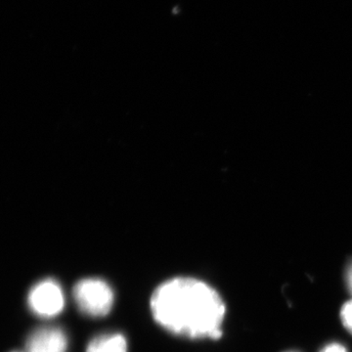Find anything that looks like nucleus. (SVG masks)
<instances>
[{"instance_id":"nucleus-7","label":"nucleus","mask_w":352,"mask_h":352,"mask_svg":"<svg viewBox=\"0 0 352 352\" xmlns=\"http://www.w3.org/2000/svg\"><path fill=\"white\" fill-rule=\"evenodd\" d=\"M322 352H347L346 347L342 346V344H329Z\"/></svg>"},{"instance_id":"nucleus-3","label":"nucleus","mask_w":352,"mask_h":352,"mask_svg":"<svg viewBox=\"0 0 352 352\" xmlns=\"http://www.w3.org/2000/svg\"><path fill=\"white\" fill-rule=\"evenodd\" d=\"M28 303L34 314L43 318H52L63 311V289L55 280H43L31 289Z\"/></svg>"},{"instance_id":"nucleus-6","label":"nucleus","mask_w":352,"mask_h":352,"mask_svg":"<svg viewBox=\"0 0 352 352\" xmlns=\"http://www.w3.org/2000/svg\"><path fill=\"white\" fill-rule=\"evenodd\" d=\"M340 317L344 327L352 333V300L344 305L340 312Z\"/></svg>"},{"instance_id":"nucleus-8","label":"nucleus","mask_w":352,"mask_h":352,"mask_svg":"<svg viewBox=\"0 0 352 352\" xmlns=\"http://www.w3.org/2000/svg\"><path fill=\"white\" fill-rule=\"evenodd\" d=\"M347 284H349V289L352 292V266H351L349 272H347Z\"/></svg>"},{"instance_id":"nucleus-5","label":"nucleus","mask_w":352,"mask_h":352,"mask_svg":"<svg viewBox=\"0 0 352 352\" xmlns=\"http://www.w3.org/2000/svg\"><path fill=\"white\" fill-rule=\"evenodd\" d=\"M87 352H127L126 338L120 333H107L88 344Z\"/></svg>"},{"instance_id":"nucleus-4","label":"nucleus","mask_w":352,"mask_h":352,"mask_svg":"<svg viewBox=\"0 0 352 352\" xmlns=\"http://www.w3.org/2000/svg\"><path fill=\"white\" fill-rule=\"evenodd\" d=\"M68 340L61 329H39L28 339L27 352H66Z\"/></svg>"},{"instance_id":"nucleus-2","label":"nucleus","mask_w":352,"mask_h":352,"mask_svg":"<svg viewBox=\"0 0 352 352\" xmlns=\"http://www.w3.org/2000/svg\"><path fill=\"white\" fill-rule=\"evenodd\" d=\"M73 294L80 311L90 317H104L110 314L115 300L112 288L97 278L80 280L74 287Z\"/></svg>"},{"instance_id":"nucleus-1","label":"nucleus","mask_w":352,"mask_h":352,"mask_svg":"<svg viewBox=\"0 0 352 352\" xmlns=\"http://www.w3.org/2000/svg\"><path fill=\"white\" fill-rule=\"evenodd\" d=\"M155 321L187 339L217 340L222 336L226 303L210 285L178 277L160 285L150 302Z\"/></svg>"}]
</instances>
